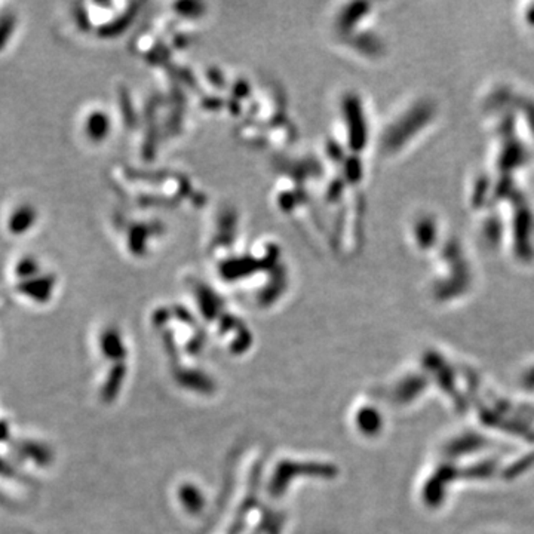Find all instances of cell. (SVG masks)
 Here are the masks:
<instances>
[{"label":"cell","mask_w":534,"mask_h":534,"mask_svg":"<svg viewBox=\"0 0 534 534\" xmlns=\"http://www.w3.org/2000/svg\"><path fill=\"white\" fill-rule=\"evenodd\" d=\"M15 27H17V20H15L13 15L8 13L4 15V17H0V51H2L9 42L15 31Z\"/></svg>","instance_id":"5b68a950"},{"label":"cell","mask_w":534,"mask_h":534,"mask_svg":"<svg viewBox=\"0 0 534 534\" xmlns=\"http://www.w3.org/2000/svg\"><path fill=\"white\" fill-rule=\"evenodd\" d=\"M54 289H55V277H52V274H45V273H40L35 278L17 284V291L20 294H23L26 299L39 303V304L50 301Z\"/></svg>","instance_id":"6da1fadb"},{"label":"cell","mask_w":534,"mask_h":534,"mask_svg":"<svg viewBox=\"0 0 534 534\" xmlns=\"http://www.w3.org/2000/svg\"><path fill=\"white\" fill-rule=\"evenodd\" d=\"M40 273H42V269H40L39 262L36 260L35 257H30V255L20 258L17 265L13 266V274H15V278H17L18 282L35 278Z\"/></svg>","instance_id":"3957f363"},{"label":"cell","mask_w":534,"mask_h":534,"mask_svg":"<svg viewBox=\"0 0 534 534\" xmlns=\"http://www.w3.org/2000/svg\"><path fill=\"white\" fill-rule=\"evenodd\" d=\"M38 223V211L33 205L23 204L13 208L6 218V229L12 236H23L35 228Z\"/></svg>","instance_id":"7a4b0ae2"},{"label":"cell","mask_w":534,"mask_h":534,"mask_svg":"<svg viewBox=\"0 0 534 534\" xmlns=\"http://www.w3.org/2000/svg\"><path fill=\"white\" fill-rule=\"evenodd\" d=\"M85 129L91 140H101L109 133V121L101 111H92L87 119Z\"/></svg>","instance_id":"277c9868"}]
</instances>
